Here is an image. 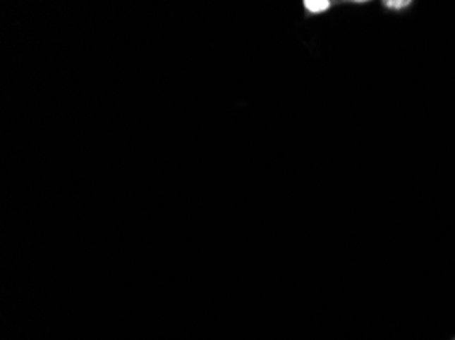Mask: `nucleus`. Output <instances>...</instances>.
<instances>
[{
	"instance_id": "1",
	"label": "nucleus",
	"mask_w": 455,
	"mask_h": 340,
	"mask_svg": "<svg viewBox=\"0 0 455 340\" xmlns=\"http://www.w3.org/2000/svg\"><path fill=\"white\" fill-rule=\"evenodd\" d=\"M304 6L310 13L319 14V13L326 11L330 7V1H327V0H305Z\"/></svg>"
},
{
	"instance_id": "2",
	"label": "nucleus",
	"mask_w": 455,
	"mask_h": 340,
	"mask_svg": "<svg viewBox=\"0 0 455 340\" xmlns=\"http://www.w3.org/2000/svg\"><path fill=\"white\" fill-rule=\"evenodd\" d=\"M386 7L389 8H396V10H399V8H404L406 6L411 4V1H396V0H390V1H384Z\"/></svg>"
}]
</instances>
